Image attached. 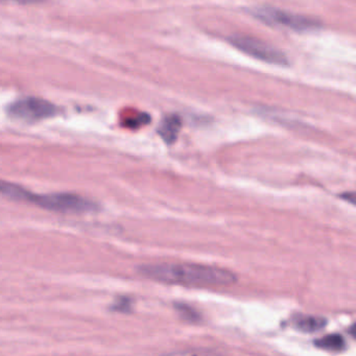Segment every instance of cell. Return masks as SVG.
Masks as SVG:
<instances>
[{
	"instance_id": "6da1fadb",
	"label": "cell",
	"mask_w": 356,
	"mask_h": 356,
	"mask_svg": "<svg viewBox=\"0 0 356 356\" xmlns=\"http://www.w3.org/2000/svg\"><path fill=\"white\" fill-rule=\"evenodd\" d=\"M139 273L155 281L187 288H221L232 286L237 280L231 270L204 264H148L140 266Z\"/></svg>"
},
{
	"instance_id": "7a4b0ae2",
	"label": "cell",
	"mask_w": 356,
	"mask_h": 356,
	"mask_svg": "<svg viewBox=\"0 0 356 356\" xmlns=\"http://www.w3.org/2000/svg\"><path fill=\"white\" fill-rule=\"evenodd\" d=\"M1 193L11 200L23 201L41 207L52 212L64 215H81L97 210V205L86 197L70 192L46 193L37 195L19 185L11 182H1Z\"/></svg>"
},
{
	"instance_id": "3957f363",
	"label": "cell",
	"mask_w": 356,
	"mask_h": 356,
	"mask_svg": "<svg viewBox=\"0 0 356 356\" xmlns=\"http://www.w3.org/2000/svg\"><path fill=\"white\" fill-rule=\"evenodd\" d=\"M249 13L256 19L270 26H279L295 32H310L319 30L322 26L320 20L306 16L297 15L290 12L272 7H256Z\"/></svg>"
},
{
	"instance_id": "277c9868",
	"label": "cell",
	"mask_w": 356,
	"mask_h": 356,
	"mask_svg": "<svg viewBox=\"0 0 356 356\" xmlns=\"http://www.w3.org/2000/svg\"><path fill=\"white\" fill-rule=\"evenodd\" d=\"M229 42L234 48L262 62L278 66H288L290 64L288 57L281 50L254 37L237 34L230 37Z\"/></svg>"
},
{
	"instance_id": "5b68a950",
	"label": "cell",
	"mask_w": 356,
	"mask_h": 356,
	"mask_svg": "<svg viewBox=\"0 0 356 356\" xmlns=\"http://www.w3.org/2000/svg\"><path fill=\"white\" fill-rule=\"evenodd\" d=\"M8 112L12 117L17 118L19 121L34 123L56 115L58 108L46 99L26 97L11 103L8 108Z\"/></svg>"
},
{
	"instance_id": "8992f818",
	"label": "cell",
	"mask_w": 356,
	"mask_h": 356,
	"mask_svg": "<svg viewBox=\"0 0 356 356\" xmlns=\"http://www.w3.org/2000/svg\"><path fill=\"white\" fill-rule=\"evenodd\" d=\"M181 128H182V121H181L180 116L172 114V115L164 117L159 129H158V133L166 141V144H172L178 138Z\"/></svg>"
},
{
	"instance_id": "52a82bcc",
	"label": "cell",
	"mask_w": 356,
	"mask_h": 356,
	"mask_svg": "<svg viewBox=\"0 0 356 356\" xmlns=\"http://www.w3.org/2000/svg\"><path fill=\"white\" fill-rule=\"evenodd\" d=\"M296 327L303 333H317L326 326L327 321L320 317H313V315H305L299 317L296 320Z\"/></svg>"
},
{
	"instance_id": "ba28073f",
	"label": "cell",
	"mask_w": 356,
	"mask_h": 356,
	"mask_svg": "<svg viewBox=\"0 0 356 356\" xmlns=\"http://www.w3.org/2000/svg\"><path fill=\"white\" fill-rule=\"evenodd\" d=\"M315 344L317 347L328 350V351H342L346 348L345 339L337 333L325 335V337L319 339Z\"/></svg>"
},
{
	"instance_id": "9c48e42d",
	"label": "cell",
	"mask_w": 356,
	"mask_h": 356,
	"mask_svg": "<svg viewBox=\"0 0 356 356\" xmlns=\"http://www.w3.org/2000/svg\"><path fill=\"white\" fill-rule=\"evenodd\" d=\"M176 308L184 320L189 321V322H200V313H197L193 307L186 304H177Z\"/></svg>"
},
{
	"instance_id": "30bf717a",
	"label": "cell",
	"mask_w": 356,
	"mask_h": 356,
	"mask_svg": "<svg viewBox=\"0 0 356 356\" xmlns=\"http://www.w3.org/2000/svg\"><path fill=\"white\" fill-rule=\"evenodd\" d=\"M133 306V300L129 297H121V298L116 299L113 304L111 305V309L118 313H127L132 310Z\"/></svg>"
},
{
	"instance_id": "8fae6325",
	"label": "cell",
	"mask_w": 356,
	"mask_h": 356,
	"mask_svg": "<svg viewBox=\"0 0 356 356\" xmlns=\"http://www.w3.org/2000/svg\"><path fill=\"white\" fill-rule=\"evenodd\" d=\"M339 197L343 199V200L347 201L350 204L355 205L356 206V192L342 193V195H339Z\"/></svg>"
},
{
	"instance_id": "7c38bea8",
	"label": "cell",
	"mask_w": 356,
	"mask_h": 356,
	"mask_svg": "<svg viewBox=\"0 0 356 356\" xmlns=\"http://www.w3.org/2000/svg\"><path fill=\"white\" fill-rule=\"evenodd\" d=\"M5 1V0H3ZM16 3H23V5H28V3H40L42 0H14Z\"/></svg>"
},
{
	"instance_id": "4fadbf2b",
	"label": "cell",
	"mask_w": 356,
	"mask_h": 356,
	"mask_svg": "<svg viewBox=\"0 0 356 356\" xmlns=\"http://www.w3.org/2000/svg\"><path fill=\"white\" fill-rule=\"evenodd\" d=\"M349 333L352 335V337H353V339H356V323L355 324H353L351 327H350Z\"/></svg>"
}]
</instances>
